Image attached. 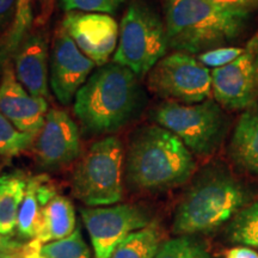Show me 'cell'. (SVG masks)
Masks as SVG:
<instances>
[{"label": "cell", "mask_w": 258, "mask_h": 258, "mask_svg": "<svg viewBox=\"0 0 258 258\" xmlns=\"http://www.w3.org/2000/svg\"><path fill=\"white\" fill-rule=\"evenodd\" d=\"M254 85H256V95L258 98V46L254 55Z\"/></svg>", "instance_id": "obj_34"}, {"label": "cell", "mask_w": 258, "mask_h": 258, "mask_svg": "<svg viewBox=\"0 0 258 258\" xmlns=\"http://www.w3.org/2000/svg\"><path fill=\"white\" fill-rule=\"evenodd\" d=\"M211 2L231 11L251 14L258 10V0H211Z\"/></svg>", "instance_id": "obj_29"}, {"label": "cell", "mask_w": 258, "mask_h": 258, "mask_svg": "<svg viewBox=\"0 0 258 258\" xmlns=\"http://www.w3.org/2000/svg\"><path fill=\"white\" fill-rule=\"evenodd\" d=\"M61 27L96 66H104L114 56L120 37V27L110 15L66 12Z\"/></svg>", "instance_id": "obj_12"}, {"label": "cell", "mask_w": 258, "mask_h": 258, "mask_svg": "<svg viewBox=\"0 0 258 258\" xmlns=\"http://www.w3.org/2000/svg\"><path fill=\"white\" fill-rule=\"evenodd\" d=\"M24 40L16 36L12 31L8 29L0 37V78H2L3 71L6 67L12 57H15L18 48L23 43Z\"/></svg>", "instance_id": "obj_28"}, {"label": "cell", "mask_w": 258, "mask_h": 258, "mask_svg": "<svg viewBox=\"0 0 258 258\" xmlns=\"http://www.w3.org/2000/svg\"><path fill=\"white\" fill-rule=\"evenodd\" d=\"M31 151L43 169L57 170L71 165L82 153L78 125L66 111L49 109Z\"/></svg>", "instance_id": "obj_11"}, {"label": "cell", "mask_w": 258, "mask_h": 258, "mask_svg": "<svg viewBox=\"0 0 258 258\" xmlns=\"http://www.w3.org/2000/svg\"><path fill=\"white\" fill-rule=\"evenodd\" d=\"M66 12L82 11L96 14H115L128 0H60Z\"/></svg>", "instance_id": "obj_25"}, {"label": "cell", "mask_w": 258, "mask_h": 258, "mask_svg": "<svg viewBox=\"0 0 258 258\" xmlns=\"http://www.w3.org/2000/svg\"><path fill=\"white\" fill-rule=\"evenodd\" d=\"M196 169L183 141L158 124L135 129L124 157V183L132 192H160L184 184Z\"/></svg>", "instance_id": "obj_1"}, {"label": "cell", "mask_w": 258, "mask_h": 258, "mask_svg": "<svg viewBox=\"0 0 258 258\" xmlns=\"http://www.w3.org/2000/svg\"><path fill=\"white\" fill-rule=\"evenodd\" d=\"M147 88L166 102L196 104L212 95V72L190 54L176 51L148 72Z\"/></svg>", "instance_id": "obj_8"}, {"label": "cell", "mask_w": 258, "mask_h": 258, "mask_svg": "<svg viewBox=\"0 0 258 258\" xmlns=\"http://www.w3.org/2000/svg\"><path fill=\"white\" fill-rule=\"evenodd\" d=\"M225 258H258V253L250 247H233L226 252Z\"/></svg>", "instance_id": "obj_31"}, {"label": "cell", "mask_w": 258, "mask_h": 258, "mask_svg": "<svg viewBox=\"0 0 258 258\" xmlns=\"http://www.w3.org/2000/svg\"><path fill=\"white\" fill-rule=\"evenodd\" d=\"M49 46L41 32L29 34L14 57L16 77L32 96L49 97Z\"/></svg>", "instance_id": "obj_15"}, {"label": "cell", "mask_w": 258, "mask_h": 258, "mask_svg": "<svg viewBox=\"0 0 258 258\" xmlns=\"http://www.w3.org/2000/svg\"><path fill=\"white\" fill-rule=\"evenodd\" d=\"M146 102L137 74L111 62L90 76L74 98L73 110L84 131L101 135L115 133L137 120Z\"/></svg>", "instance_id": "obj_2"}, {"label": "cell", "mask_w": 258, "mask_h": 258, "mask_svg": "<svg viewBox=\"0 0 258 258\" xmlns=\"http://www.w3.org/2000/svg\"><path fill=\"white\" fill-rule=\"evenodd\" d=\"M55 192H57L55 185L47 175H37L28 178L16 230L22 239L29 241L36 237L42 209Z\"/></svg>", "instance_id": "obj_17"}, {"label": "cell", "mask_w": 258, "mask_h": 258, "mask_svg": "<svg viewBox=\"0 0 258 258\" xmlns=\"http://www.w3.org/2000/svg\"><path fill=\"white\" fill-rule=\"evenodd\" d=\"M23 243L21 241L14 240L11 237H5V235L0 234V247H14V246H19Z\"/></svg>", "instance_id": "obj_33"}, {"label": "cell", "mask_w": 258, "mask_h": 258, "mask_svg": "<svg viewBox=\"0 0 258 258\" xmlns=\"http://www.w3.org/2000/svg\"><path fill=\"white\" fill-rule=\"evenodd\" d=\"M156 124L177 135L191 153L209 156L220 146L227 131V118L213 99L196 104L166 102L153 110Z\"/></svg>", "instance_id": "obj_7"}, {"label": "cell", "mask_w": 258, "mask_h": 258, "mask_svg": "<svg viewBox=\"0 0 258 258\" xmlns=\"http://www.w3.org/2000/svg\"><path fill=\"white\" fill-rule=\"evenodd\" d=\"M23 258H92L90 247L83 239L80 230L63 239L35 246L30 241H25Z\"/></svg>", "instance_id": "obj_20"}, {"label": "cell", "mask_w": 258, "mask_h": 258, "mask_svg": "<svg viewBox=\"0 0 258 258\" xmlns=\"http://www.w3.org/2000/svg\"><path fill=\"white\" fill-rule=\"evenodd\" d=\"M246 199L243 185L233 177L217 170L205 172L177 206L172 232L194 235L215 231L240 212Z\"/></svg>", "instance_id": "obj_4"}, {"label": "cell", "mask_w": 258, "mask_h": 258, "mask_svg": "<svg viewBox=\"0 0 258 258\" xmlns=\"http://www.w3.org/2000/svg\"><path fill=\"white\" fill-rule=\"evenodd\" d=\"M80 215L91 239L93 258H109L129 234L152 224L148 209L137 203L85 207Z\"/></svg>", "instance_id": "obj_9"}, {"label": "cell", "mask_w": 258, "mask_h": 258, "mask_svg": "<svg viewBox=\"0 0 258 258\" xmlns=\"http://www.w3.org/2000/svg\"><path fill=\"white\" fill-rule=\"evenodd\" d=\"M28 178L22 172L0 175V234L11 237L17 230L18 213L23 202Z\"/></svg>", "instance_id": "obj_19"}, {"label": "cell", "mask_w": 258, "mask_h": 258, "mask_svg": "<svg viewBox=\"0 0 258 258\" xmlns=\"http://www.w3.org/2000/svg\"><path fill=\"white\" fill-rule=\"evenodd\" d=\"M167 48L165 24L158 12L145 0H133L122 17L112 62L143 79L166 55Z\"/></svg>", "instance_id": "obj_6"}, {"label": "cell", "mask_w": 258, "mask_h": 258, "mask_svg": "<svg viewBox=\"0 0 258 258\" xmlns=\"http://www.w3.org/2000/svg\"><path fill=\"white\" fill-rule=\"evenodd\" d=\"M17 0H0V32L8 30L15 18Z\"/></svg>", "instance_id": "obj_30"}, {"label": "cell", "mask_w": 258, "mask_h": 258, "mask_svg": "<svg viewBox=\"0 0 258 258\" xmlns=\"http://www.w3.org/2000/svg\"><path fill=\"white\" fill-rule=\"evenodd\" d=\"M163 8L169 48L186 54H202L237 40L251 16L211 0H164Z\"/></svg>", "instance_id": "obj_3"}, {"label": "cell", "mask_w": 258, "mask_h": 258, "mask_svg": "<svg viewBox=\"0 0 258 258\" xmlns=\"http://www.w3.org/2000/svg\"><path fill=\"white\" fill-rule=\"evenodd\" d=\"M230 240L258 247V201L235 215L230 226Z\"/></svg>", "instance_id": "obj_23"}, {"label": "cell", "mask_w": 258, "mask_h": 258, "mask_svg": "<svg viewBox=\"0 0 258 258\" xmlns=\"http://www.w3.org/2000/svg\"><path fill=\"white\" fill-rule=\"evenodd\" d=\"M48 110L47 99L32 96L19 83L10 61L0 78V112L21 131L37 134Z\"/></svg>", "instance_id": "obj_14"}, {"label": "cell", "mask_w": 258, "mask_h": 258, "mask_svg": "<svg viewBox=\"0 0 258 258\" xmlns=\"http://www.w3.org/2000/svg\"><path fill=\"white\" fill-rule=\"evenodd\" d=\"M245 51L244 48L239 47H220L214 48V49L207 50L205 53L199 54L198 60L203 66L207 69H220L226 64L233 62L235 59H238L241 54Z\"/></svg>", "instance_id": "obj_26"}, {"label": "cell", "mask_w": 258, "mask_h": 258, "mask_svg": "<svg viewBox=\"0 0 258 258\" xmlns=\"http://www.w3.org/2000/svg\"><path fill=\"white\" fill-rule=\"evenodd\" d=\"M160 244V232L156 225L151 224L129 234L109 258H154Z\"/></svg>", "instance_id": "obj_21"}, {"label": "cell", "mask_w": 258, "mask_h": 258, "mask_svg": "<svg viewBox=\"0 0 258 258\" xmlns=\"http://www.w3.org/2000/svg\"><path fill=\"white\" fill-rule=\"evenodd\" d=\"M154 258H212L207 247L191 235H178L160 244Z\"/></svg>", "instance_id": "obj_24"}, {"label": "cell", "mask_w": 258, "mask_h": 258, "mask_svg": "<svg viewBox=\"0 0 258 258\" xmlns=\"http://www.w3.org/2000/svg\"><path fill=\"white\" fill-rule=\"evenodd\" d=\"M24 243L19 246L0 247V258H23Z\"/></svg>", "instance_id": "obj_32"}, {"label": "cell", "mask_w": 258, "mask_h": 258, "mask_svg": "<svg viewBox=\"0 0 258 258\" xmlns=\"http://www.w3.org/2000/svg\"><path fill=\"white\" fill-rule=\"evenodd\" d=\"M36 0H17L15 18L10 25V30L18 37L25 38L29 35L32 23V5Z\"/></svg>", "instance_id": "obj_27"}, {"label": "cell", "mask_w": 258, "mask_h": 258, "mask_svg": "<svg viewBox=\"0 0 258 258\" xmlns=\"http://www.w3.org/2000/svg\"><path fill=\"white\" fill-rule=\"evenodd\" d=\"M124 147L117 137L96 141L73 170L72 192L88 207L118 203L123 198Z\"/></svg>", "instance_id": "obj_5"}, {"label": "cell", "mask_w": 258, "mask_h": 258, "mask_svg": "<svg viewBox=\"0 0 258 258\" xmlns=\"http://www.w3.org/2000/svg\"><path fill=\"white\" fill-rule=\"evenodd\" d=\"M36 134L21 131L0 112V156L17 157L31 150Z\"/></svg>", "instance_id": "obj_22"}, {"label": "cell", "mask_w": 258, "mask_h": 258, "mask_svg": "<svg viewBox=\"0 0 258 258\" xmlns=\"http://www.w3.org/2000/svg\"><path fill=\"white\" fill-rule=\"evenodd\" d=\"M258 34L233 62L212 71V93L215 102L228 110L251 109L257 101L254 85V55Z\"/></svg>", "instance_id": "obj_13"}, {"label": "cell", "mask_w": 258, "mask_h": 258, "mask_svg": "<svg viewBox=\"0 0 258 258\" xmlns=\"http://www.w3.org/2000/svg\"><path fill=\"white\" fill-rule=\"evenodd\" d=\"M76 230L77 217L73 203L55 192L42 209L36 237L29 241L35 246H41L67 238Z\"/></svg>", "instance_id": "obj_16"}, {"label": "cell", "mask_w": 258, "mask_h": 258, "mask_svg": "<svg viewBox=\"0 0 258 258\" xmlns=\"http://www.w3.org/2000/svg\"><path fill=\"white\" fill-rule=\"evenodd\" d=\"M238 165L258 175V108L247 109L235 125L230 145Z\"/></svg>", "instance_id": "obj_18"}, {"label": "cell", "mask_w": 258, "mask_h": 258, "mask_svg": "<svg viewBox=\"0 0 258 258\" xmlns=\"http://www.w3.org/2000/svg\"><path fill=\"white\" fill-rule=\"evenodd\" d=\"M95 67L96 63L60 25L54 35L49 55V86L57 101L63 105L71 104Z\"/></svg>", "instance_id": "obj_10"}]
</instances>
